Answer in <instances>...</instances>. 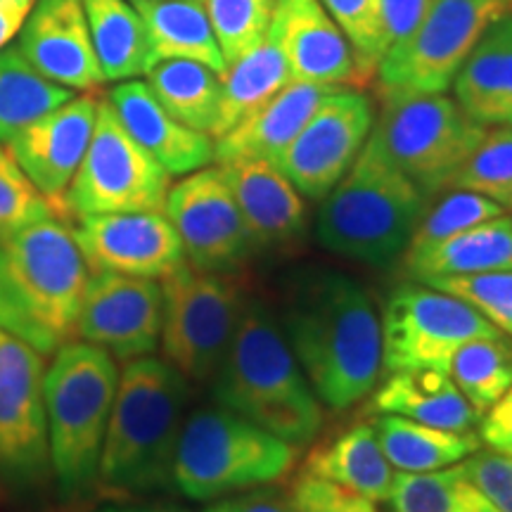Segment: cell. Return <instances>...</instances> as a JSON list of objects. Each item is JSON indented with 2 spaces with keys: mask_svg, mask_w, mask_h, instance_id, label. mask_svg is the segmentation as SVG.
Instances as JSON below:
<instances>
[{
  "mask_svg": "<svg viewBox=\"0 0 512 512\" xmlns=\"http://www.w3.org/2000/svg\"><path fill=\"white\" fill-rule=\"evenodd\" d=\"M479 441L489 451L512 456V387L482 415Z\"/></svg>",
  "mask_w": 512,
  "mask_h": 512,
  "instance_id": "cell-46",
  "label": "cell"
},
{
  "mask_svg": "<svg viewBox=\"0 0 512 512\" xmlns=\"http://www.w3.org/2000/svg\"><path fill=\"white\" fill-rule=\"evenodd\" d=\"M463 484L460 463L430 472H396L387 501L392 512H458Z\"/></svg>",
  "mask_w": 512,
  "mask_h": 512,
  "instance_id": "cell-39",
  "label": "cell"
},
{
  "mask_svg": "<svg viewBox=\"0 0 512 512\" xmlns=\"http://www.w3.org/2000/svg\"><path fill=\"white\" fill-rule=\"evenodd\" d=\"M427 0H380V31L384 55L413 34L425 15Z\"/></svg>",
  "mask_w": 512,
  "mask_h": 512,
  "instance_id": "cell-44",
  "label": "cell"
},
{
  "mask_svg": "<svg viewBox=\"0 0 512 512\" xmlns=\"http://www.w3.org/2000/svg\"><path fill=\"white\" fill-rule=\"evenodd\" d=\"M105 81H128L150 69L143 19L131 0H81Z\"/></svg>",
  "mask_w": 512,
  "mask_h": 512,
  "instance_id": "cell-31",
  "label": "cell"
},
{
  "mask_svg": "<svg viewBox=\"0 0 512 512\" xmlns=\"http://www.w3.org/2000/svg\"><path fill=\"white\" fill-rule=\"evenodd\" d=\"M188 399V380L169 361H126L102 444V489L131 496L174 486L171 472Z\"/></svg>",
  "mask_w": 512,
  "mask_h": 512,
  "instance_id": "cell-4",
  "label": "cell"
},
{
  "mask_svg": "<svg viewBox=\"0 0 512 512\" xmlns=\"http://www.w3.org/2000/svg\"><path fill=\"white\" fill-rule=\"evenodd\" d=\"M126 131L143 145L171 176H188L216 162V145L209 133L192 131L159 105L145 81H121L107 93Z\"/></svg>",
  "mask_w": 512,
  "mask_h": 512,
  "instance_id": "cell-21",
  "label": "cell"
},
{
  "mask_svg": "<svg viewBox=\"0 0 512 512\" xmlns=\"http://www.w3.org/2000/svg\"><path fill=\"white\" fill-rule=\"evenodd\" d=\"M53 356L43 377L50 467L64 496H81L98 484L119 368L110 351L83 339Z\"/></svg>",
  "mask_w": 512,
  "mask_h": 512,
  "instance_id": "cell-6",
  "label": "cell"
},
{
  "mask_svg": "<svg viewBox=\"0 0 512 512\" xmlns=\"http://www.w3.org/2000/svg\"><path fill=\"white\" fill-rule=\"evenodd\" d=\"M304 472L373 503L387 501L396 477V470L382 453L373 422H356L325 444L313 446Z\"/></svg>",
  "mask_w": 512,
  "mask_h": 512,
  "instance_id": "cell-26",
  "label": "cell"
},
{
  "mask_svg": "<svg viewBox=\"0 0 512 512\" xmlns=\"http://www.w3.org/2000/svg\"><path fill=\"white\" fill-rule=\"evenodd\" d=\"M164 297L157 280L93 273L83 292L76 335L119 361L152 356L162 339Z\"/></svg>",
  "mask_w": 512,
  "mask_h": 512,
  "instance_id": "cell-15",
  "label": "cell"
},
{
  "mask_svg": "<svg viewBox=\"0 0 512 512\" xmlns=\"http://www.w3.org/2000/svg\"><path fill=\"white\" fill-rule=\"evenodd\" d=\"M283 335L313 394L347 411L382 375V323L366 287L332 268H304L290 280Z\"/></svg>",
  "mask_w": 512,
  "mask_h": 512,
  "instance_id": "cell-1",
  "label": "cell"
},
{
  "mask_svg": "<svg viewBox=\"0 0 512 512\" xmlns=\"http://www.w3.org/2000/svg\"><path fill=\"white\" fill-rule=\"evenodd\" d=\"M268 36L283 53L292 81L320 86L361 83L354 48L320 0H278Z\"/></svg>",
  "mask_w": 512,
  "mask_h": 512,
  "instance_id": "cell-20",
  "label": "cell"
},
{
  "mask_svg": "<svg viewBox=\"0 0 512 512\" xmlns=\"http://www.w3.org/2000/svg\"><path fill=\"white\" fill-rule=\"evenodd\" d=\"M72 233L93 273L162 280L188 261L164 211L79 216Z\"/></svg>",
  "mask_w": 512,
  "mask_h": 512,
  "instance_id": "cell-17",
  "label": "cell"
},
{
  "mask_svg": "<svg viewBox=\"0 0 512 512\" xmlns=\"http://www.w3.org/2000/svg\"><path fill=\"white\" fill-rule=\"evenodd\" d=\"M143 19L150 67L162 60H195L223 76L221 53L202 0H131Z\"/></svg>",
  "mask_w": 512,
  "mask_h": 512,
  "instance_id": "cell-28",
  "label": "cell"
},
{
  "mask_svg": "<svg viewBox=\"0 0 512 512\" xmlns=\"http://www.w3.org/2000/svg\"><path fill=\"white\" fill-rule=\"evenodd\" d=\"M316 240L328 252L368 266L406 254L427 200L368 136L361 155L320 200Z\"/></svg>",
  "mask_w": 512,
  "mask_h": 512,
  "instance_id": "cell-5",
  "label": "cell"
},
{
  "mask_svg": "<svg viewBox=\"0 0 512 512\" xmlns=\"http://www.w3.org/2000/svg\"><path fill=\"white\" fill-rule=\"evenodd\" d=\"M36 0H0V50L22 31Z\"/></svg>",
  "mask_w": 512,
  "mask_h": 512,
  "instance_id": "cell-47",
  "label": "cell"
},
{
  "mask_svg": "<svg viewBox=\"0 0 512 512\" xmlns=\"http://www.w3.org/2000/svg\"><path fill=\"white\" fill-rule=\"evenodd\" d=\"M508 209H510V219H512V204H510V207H508Z\"/></svg>",
  "mask_w": 512,
  "mask_h": 512,
  "instance_id": "cell-50",
  "label": "cell"
},
{
  "mask_svg": "<svg viewBox=\"0 0 512 512\" xmlns=\"http://www.w3.org/2000/svg\"><path fill=\"white\" fill-rule=\"evenodd\" d=\"M484 133L486 128L467 117L446 93L382 95V112L370 138L382 155L432 200L448 190Z\"/></svg>",
  "mask_w": 512,
  "mask_h": 512,
  "instance_id": "cell-8",
  "label": "cell"
},
{
  "mask_svg": "<svg viewBox=\"0 0 512 512\" xmlns=\"http://www.w3.org/2000/svg\"><path fill=\"white\" fill-rule=\"evenodd\" d=\"M373 124L375 107L366 93L351 86L332 88L275 166L302 197L320 202L361 155Z\"/></svg>",
  "mask_w": 512,
  "mask_h": 512,
  "instance_id": "cell-13",
  "label": "cell"
},
{
  "mask_svg": "<svg viewBox=\"0 0 512 512\" xmlns=\"http://www.w3.org/2000/svg\"><path fill=\"white\" fill-rule=\"evenodd\" d=\"M219 166L254 245L278 247L302 238L306 230L302 192L278 166L261 159H240Z\"/></svg>",
  "mask_w": 512,
  "mask_h": 512,
  "instance_id": "cell-22",
  "label": "cell"
},
{
  "mask_svg": "<svg viewBox=\"0 0 512 512\" xmlns=\"http://www.w3.org/2000/svg\"><path fill=\"white\" fill-rule=\"evenodd\" d=\"M290 498L299 512H377L368 498L306 472L294 479Z\"/></svg>",
  "mask_w": 512,
  "mask_h": 512,
  "instance_id": "cell-43",
  "label": "cell"
},
{
  "mask_svg": "<svg viewBox=\"0 0 512 512\" xmlns=\"http://www.w3.org/2000/svg\"><path fill=\"white\" fill-rule=\"evenodd\" d=\"M17 48L38 74L69 91L91 93L105 83L81 0H36Z\"/></svg>",
  "mask_w": 512,
  "mask_h": 512,
  "instance_id": "cell-19",
  "label": "cell"
},
{
  "mask_svg": "<svg viewBox=\"0 0 512 512\" xmlns=\"http://www.w3.org/2000/svg\"><path fill=\"white\" fill-rule=\"evenodd\" d=\"M204 512H299L297 505L292 503L290 496L283 491L266 489V486H256V489L238 491L223 498H216Z\"/></svg>",
  "mask_w": 512,
  "mask_h": 512,
  "instance_id": "cell-45",
  "label": "cell"
},
{
  "mask_svg": "<svg viewBox=\"0 0 512 512\" xmlns=\"http://www.w3.org/2000/svg\"><path fill=\"white\" fill-rule=\"evenodd\" d=\"M95 512H188L176 505H164V503H110L102 505Z\"/></svg>",
  "mask_w": 512,
  "mask_h": 512,
  "instance_id": "cell-49",
  "label": "cell"
},
{
  "mask_svg": "<svg viewBox=\"0 0 512 512\" xmlns=\"http://www.w3.org/2000/svg\"><path fill=\"white\" fill-rule=\"evenodd\" d=\"M448 188L477 192L510 207L512 204V128H486L484 138L456 171Z\"/></svg>",
  "mask_w": 512,
  "mask_h": 512,
  "instance_id": "cell-35",
  "label": "cell"
},
{
  "mask_svg": "<svg viewBox=\"0 0 512 512\" xmlns=\"http://www.w3.org/2000/svg\"><path fill=\"white\" fill-rule=\"evenodd\" d=\"M219 406L292 446L316 439L323 408L268 309L245 299L238 328L214 375Z\"/></svg>",
  "mask_w": 512,
  "mask_h": 512,
  "instance_id": "cell-3",
  "label": "cell"
},
{
  "mask_svg": "<svg viewBox=\"0 0 512 512\" xmlns=\"http://www.w3.org/2000/svg\"><path fill=\"white\" fill-rule=\"evenodd\" d=\"M332 88L337 86L302 81L287 83L266 105L230 128L226 136L214 140L216 164L240 162V159H261L275 164Z\"/></svg>",
  "mask_w": 512,
  "mask_h": 512,
  "instance_id": "cell-23",
  "label": "cell"
},
{
  "mask_svg": "<svg viewBox=\"0 0 512 512\" xmlns=\"http://www.w3.org/2000/svg\"><path fill=\"white\" fill-rule=\"evenodd\" d=\"M458 512H501L496 505H491L486 498L479 494V491L465 479L463 494H460V505Z\"/></svg>",
  "mask_w": 512,
  "mask_h": 512,
  "instance_id": "cell-48",
  "label": "cell"
},
{
  "mask_svg": "<svg viewBox=\"0 0 512 512\" xmlns=\"http://www.w3.org/2000/svg\"><path fill=\"white\" fill-rule=\"evenodd\" d=\"M320 5L335 19V24L354 48L361 83L373 81L377 64L384 57L380 0H320Z\"/></svg>",
  "mask_w": 512,
  "mask_h": 512,
  "instance_id": "cell-41",
  "label": "cell"
},
{
  "mask_svg": "<svg viewBox=\"0 0 512 512\" xmlns=\"http://www.w3.org/2000/svg\"><path fill=\"white\" fill-rule=\"evenodd\" d=\"M368 411L401 415L448 432H475L482 420L451 377L434 370L387 375L368 403Z\"/></svg>",
  "mask_w": 512,
  "mask_h": 512,
  "instance_id": "cell-25",
  "label": "cell"
},
{
  "mask_svg": "<svg viewBox=\"0 0 512 512\" xmlns=\"http://www.w3.org/2000/svg\"><path fill=\"white\" fill-rule=\"evenodd\" d=\"M297 446L223 406H204L183 420L171 482L190 501H216L278 482Z\"/></svg>",
  "mask_w": 512,
  "mask_h": 512,
  "instance_id": "cell-7",
  "label": "cell"
},
{
  "mask_svg": "<svg viewBox=\"0 0 512 512\" xmlns=\"http://www.w3.org/2000/svg\"><path fill=\"white\" fill-rule=\"evenodd\" d=\"M69 98H74V91L38 74L22 50H0V143H8L24 126Z\"/></svg>",
  "mask_w": 512,
  "mask_h": 512,
  "instance_id": "cell-33",
  "label": "cell"
},
{
  "mask_svg": "<svg viewBox=\"0 0 512 512\" xmlns=\"http://www.w3.org/2000/svg\"><path fill=\"white\" fill-rule=\"evenodd\" d=\"M91 268L72 228L57 216L0 242V330L41 356H53L76 337Z\"/></svg>",
  "mask_w": 512,
  "mask_h": 512,
  "instance_id": "cell-2",
  "label": "cell"
},
{
  "mask_svg": "<svg viewBox=\"0 0 512 512\" xmlns=\"http://www.w3.org/2000/svg\"><path fill=\"white\" fill-rule=\"evenodd\" d=\"M373 427L382 453L396 472H430L463 463L479 451L477 432H448L401 415L377 413Z\"/></svg>",
  "mask_w": 512,
  "mask_h": 512,
  "instance_id": "cell-29",
  "label": "cell"
},
{
  "mask_svg": "<svg viewBox=\"0 0 512 512\" xmlns=\"http://www.w3.org/2000/svg\"><path fill=\"white\" fill-rule=\"evenodd\" d=\"M43 356L0 330V465L17 479L46 475L48 422Z\"/></svg>",
  "mask_w": 512,
  "mask_h": 512,
  "instance_id": "cell-16",
  "label": "cell"
},
{
  "mask_svg": "<svg viewBox=\"0 0 512 512\" xmlns=\"http://www.w3.org/2000/svg\"><path fill=\"white\" fill-rule=\"evenodd\" d=\"M162 351L188 382L214 380L238 328L245 294L230 275L185 261L162 278Z\"/></svg>",
  "mask_w": 512,
  "mask_h": 512,
  "instance_id": "cell-10",
  "label": "cell"
},
{
  "mask_svg": "<svg viewBox=\"0 0 512 512\" xmlns=\"http://www.w3.org/2000/svg\"><path fill=\"white\" fill-rule=\"evenodd\" d=\"M62 211L29 181L8 147H0V242Z\"/></svg>",
  "mask_w": 512,
  "mask_h": 512,
  "instance_id": "cell-38",
  "label": "cell"
},
{
  "mask_svg": "<svg viewBox=\"0 0 512 512\" xmlns=\"http://www.w3.org/2000/svg\"><path fill=\"white\" fill-rule=\"evenodd\" d=\"M171 174L126 131L107 100H100L91 145L64 192L62 209L74 216L164 211Z\"/></svg>",
  "mask_w": 512,
  "mask_h": 512,
  "instance_id": "cell-11",
  "label": "cell"
},
{
  "mask_svg": "<svg viewBox=\"0 0 512 512\" xmlns=\"http://www.w3.org/2000/svg\"><path fill=\"white\" fill-rule=\"evenodd\" d=\"M159 105L183 126L214 133L221 110V74L195 60H162L147 69Z\"/></svg>",
  "mask_w": 512,
  "mask_h": 512,
  "instance_id": "cell-32",
  "label": "cell"
},
{
  "mask_svg": "<svg viewBox=\"0 0 512 512\" xmlns=\"http://www.w3.org/2000/svg\"><path fill=\"white\" fill-rule=\"evenodd\" d=\"M287 83H292L290 67L271 36L238 60L228 62L221 76V110L211 138L226 136L230 128L266 105Z\"/></svg>",
  "mask_w": 512,
  "mask_h": 512,
  "instance_id": "cell-30",
  "label": "cell"
},
{
  "mask_svg": "<svg viewBox=\"0 0 512 512\" xmlns=\"http://www.w3.org/2000/svg\"><path fill=\"white\" fill-rule=\"evenodd\" d=\"M501 214H505V207L489 200V197L470 190L448 188L446 195L437 197L434 204L422 211L406 252L437 245V242H444L467 228L477 226V223L496 219Z\"/></svg>",
  "mask_w": 512,
  "mask_h": 512,
  "instance_id": "cell-36",
  "label": "cell"
},
{
  "mask_svg": "<svg viewBox=\"0 0 512 512\" xmlns=\"http://www.w3.org/2000/svg\"><path fill=\"white\" fill-rule=\"evenodd\" d=\"M422 283L463 299L505 337L512 339V271L446 275V278H427Z\"/></svg>",
  "mask_w": 512,
  "mask_h": 512,
  "instance_id": "cell-40",
  "label": "cell"
},
{
  "mask_svg": "<svg viewBox=\"0 0 512 512\" xmlns=\"http://www.w3.org/2000/svg\"><path fill=\"white\" fill-rule=\"evenodd\" d=\"M226 64L268 36L278 0H202Z\"/></svg>",
  "mask_w": 512,
  "mask_h": 512,
  "instance_id": "cell-37",
  "label": "cell"
},
{
  "mask_svg": "<svg viewBox=\"0 0 512 512\" xmlns=\"http://www.w3.org/2000/svg\"><path fill=\"white\" fill-rule=\"evenodd\" d=\"M190 266L233 275L256 247L221 166H204L171 185L164 204Z\"/></svg>",
  "mask_w": 512,
  "mask_h": 512,
  "instance_id": "cell-14",
  "label": "cell"
},
{
  "mask_svg": "<svg viewBox=\"0 0 512 512\" xmlns=\"http://www.w3.org/2000/svg\"><path fill=\"white\" fill-rule=\"evenodd\" d=\"M465 479L501 512H512V456L475 451L463 463Z\"/></svg>",
  "mask_w": 512,
  "mask_h": 512,
  "instance_id": "cell-42",
  "label": "cell"
},
{
  "mask_svg": "<svg viewBox=\"0 0 512 512\" xmlns=\"http://www.w3.org/2000/svg\"><path fill=\"white\" fill-rule=\"evenodd\" d=\"M382 373H446L470 339L503 337L482 313L425 283L399 285L382 311Z\"/></svg>",
  "mask_w": 512,
  "mask_h": 512,
  "instance_id": "cell-12",
  "label": "cell"
},
{
  "mask_svg": "<svg viewBox=\"0 0 512 512\" xmlns=\"http://www.w3.org/2000/svg\"><path fill=\"white\" fill-rule=\"evenodd\" d=\"M403 266L413 280L512 271V219L496 216L437 245L411 249Z\"/></svg>",
  "mask_w": 512,
  "mask_h": 512,
  "instance_id": "cell-27",
  "label": "cell"
},
{
  "mask_svg": "<svg viewBox=\"0 0 512 512\" xmlns=\"http://www.w3.org/2000/svg\"><path fill=\"white\" fill-rule=\"evenodd\" d=\"M512 0H427L425 15L406 41L377 64L380 95H437L451 88L467 55Z\"/></svg>",
  "mask_w": 512,
  "mask_h": 512,
  "instance_id": "cell-9",
  "label": "cell"
},
{
  "mask_svg": "<svg viewBox=\"0 0 512 512\" xmlns=\"http://www.w3.org/2000/svg\"><path fill=\"white\" fill-rule=\"evenodd\" d=\"M451 88L460 110L479 126L512 128V12L484 31Z\"/></svg>",
  "mask_w": 512,
  "mask_h": 512,
  "instance_id": "cell-24",
  "label": "cell"
},
{
  "mask_svg": "<svg viewBox=\"0 0 512 512\" xmlns=\"http://www.w3.org/2000/svg\"><path fill=\"white\" fill-rule=\"evenodd\" d=\"M100 100L91 93L69 98L60 107L31 121L8 140L10 155L57 209L91 145Z\"/></svg>",
  "mask_w": 512,
  "mask_h": 512,
  "instance_id": "cell-18",
  "label": "cell"
},
{
  "mask_svg": "<svg viewBox=\"0 0 512 512\" xmlns=\"http://www.w3.org/2000/svg\"><path fill=\"white\" fill-rule=\"evenodd\" d=\"M448 377L479 415L512 387V339H470L451 358Z\"/></svg>",
  "mask_w": 512,
  "mask_h": 512,
  "instance_id": "cell-34",
  "label": "cell"
}]
</instances>
